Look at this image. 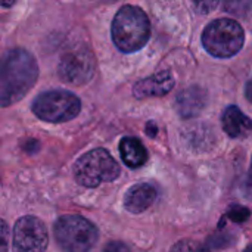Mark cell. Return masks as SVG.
Instances as JSON below:
<instances>
[{"instance_id":"9a60e30c","label":"cell","mask_w":252,"mask_h":252,"mask_svg":"<svg viewBox=\"0 0 252 252\" xmlns=\"http://www.w3.org/2000/svg\"><path fill=\"white\" fill-rule=\"evenodd\" d=\"M170 252H210V250L201 242L192 239H183L177 242Z\"/></svg>"},{"instance_id":"d6986e66","label":"cell","mask_w":252,"mask_h":252,"mask_svg":"<svg viewBox=\"0 0 252 252\" xmlns=\"http://www.w3.org/2000/svg\"><path fill=\"white\" fill-rule=\"evenodd\" d=\"M146 133H148L149 137H155V136H157V126H155L154 123H148Z\"/></svg>"},{"instance_id":"44dd1931","label":"cell","mask_w":252,"mask_h":252,"mask_svg":"<svg viewBox=\"0 0 252 252\" xmlns=\"http://www.w3.org/2000/svg\"><path fill=\"white\" fill-rule=\"evenodd\" d=\"M245 94H247V99L252 103V78L247 83V87H245Z\"/></svg>"},{"instance_id":"9c48e42d","label":"cell","mask_w":252,"mask_h":252,"mask_svg":"<svg viewBox=\"0 0 252 252\" xmlns=\"http://www.w3.org/2000/svg\"><path fill=\"white\" fill-rule=\"evenodd\" d=\"M174 87V78L168 71H161L152 77L137 81L133 87L136 99H145L152 96H164Z\"/></svg>"},{"instance_id":"5b68a950","label":"cell","mask_w":252,"mask_h":252,"mask_svg":"<svg viewBox=\"0 0 252 252\" xmlns=\"http://www.w3.org/2000/svg\"><path fill=\"white\" fill-rule=\"evenodd\" d=\"M55 238L65 252H89L97 242V227L81 216H63L55 223Z\"/></svg>"},{"instance_id":"8992f818","label":"cell","mask_w":252,"mask_h":252,"mask_svg":"<svg viewBox=\"0 0 252 252\" xmlns=\"http://www.w3.org/2000/svg\"><path fill=\"white\" fill-rule=\"evenodd\" d=\"M81 111V100L68 90H49L40 93L32 102V112L47 123H66Z\"/></svg>"},{"instance_id":"603a6c76","label":"cell","mask_w":252,"mask_h":252,"mask_svg":"<svg viewBox=\"0 0 252 252\" xmlns=\"http://www.w3.org/2000/svg\"><path fill=\"white\" fill-rule=\"evenodd\" d=\"M248 180H250V186L252 188V159H251V168H250V177H248Z\"/></svg>"},{"instance_id":"4fadbf2b","label":"cell","mask_w":252,"mask_h":252,"mask_svg":"<svg viewBox=\"0 0 252 252\" xmlns=\"http://www.w3.org/2000/svg\"><path fill=\"white\" fill-rule=\"evenodd\" d=\"M120 155L130 168H139L148 161V151L136 137H123L120 142Z\"/></svg>"},{"instance_id":"ac0fdd59","label":"cell","mask_w":252,"mask_h":252,"mask_svg":"<svg viewBox=\"0 0 252 252\" xmlns=\"http://www.w3.org/2000/svg\"><path fill=\"white\" fill-rule=\"evenodd\" d=\"M103 252H131V251H130V248H128L126 244L114 241V242H109V244L105 247Z\"/></svg>"},{"instance_id":"ba28073f","label":"cell","mask_w":252,"mask_h":252,"mask_svg":"<svg viewBox=\"0 0 252 252\" xmlns=\"http://www.w3.org/2000/svg\"><path fill=\"white\" fill-rule=\"evenodd\" d=\"M59 77L69 84H86L94 74V58L87 49H77L66 53L59 63Z\"/></svg>"},{"instance_id":"6da1fadb","label":"cell","mask_w":252,"mask_h":252,"mask_svg":"<svg viewBox=\"0 0 252 252\" xmlns=\"http://www.w3.org/2000/svg\"><path fill=\"white\" fill-rule=\"evenodd\" d=\"M38 65L34 56L24 49L9 50L1 62L0 74V102L9 106L21 100L35 84Z\"/></svg>"},{"instance_id":"7c38bea8","label":"cell","mask_w":252,"mask_h":252,"mask_svg":"<svg viewBox=\"0 0 252 252\" xmlns=\"http://www.w3.org/2000/svg\"><path fill=\"white\" fill-rule=\"evenodd\" d=\"M221 124L223 130L230 137H245L252 133V120L247 117L236 105H230L224 109Z\"/></svg>"},{"instance_id":"ffe728a7","label":"cell","mask_w":252,"mask_h":252,"mask_svg":"<svg viewBox=\"0 0 252 252\" xmlns=\"http://www.w3.org/2000/svg\"><path fill=\"white\" fill-rule=\"evenodd\" d=\"M1 235H3V252H6V245H7V226H6V223H3Z\"/></svg>"},{"instance_id":"7402d4cb","label":"cell","mask_w":252,"mask_h":252,"mask_svg":"<svg viewBox=\"0 0 252 252\" xmlns=\"http://www.w3.org/2000/svg\"><path fill=\"white\" fill-rule=\"evenodd\" d=\"M13 1H15V0H1V4H3L4 7H7V6H10Z\"/></svg>"},{"instance_id":"e0dca14e","label":"cell","mask_w":252,"mask_h":252,"mask_svg":"<svg viewBox=\"0 0 252 252\" xmlns=\"http://www.w3.org/2000/svg\"><path fill=\"white\" fill-rule=\"evenodd\" d=\"M220 0H192L193 7L199 12V13H210L211 10H214L219 6Z\"/></svg>"},{"instance_id":"5bb4252c","label":"cell","mask_w":252,"mask_h":252,"mask_svg":"<svg viewBox=\"0 0 252 252\" xmlns=\"http://www.w3.org/2000/svg\"><path fill=\"white\" fill-rule=\"evenodd\" d=\"M223 6L232 15L247 16L252 10V0H223Z\"/></svg>"},{"instance_id":"cb8c5ba5","label":"cell","mask_w":252,"mask_h":252,"mask_svg":"<svg viewBox=\"0 0 252 252\" xmlns=\"http://www.w3.org/2000/svg\"><path fill=\"white\" fill-rule=\"evenodd\" d=\"M245 252H252V247H251V248H248V250H247Z\"/></svg>"},{"instance_id":"3957f363","label":"cell","mask_w":252,"mask_h":252,"mask_svg":"<svg viewBox=\"0 0 252 252\" xmlns=\"http://www.w3.org/2000/svg\"><path fill=\"white\" fill-rule=\"evenodd\" d=\"M245 32L241 24L230 18H220L210 22L202 32L205 50L216 58H232L244 46Z\"/></svg>"},{"instance_id":"52a82bcc","label":"cell","mask_w":252,"mask_h":252,"mask_svg":"<svg viewBox=\"0 0 252 252\" xmlns=\"http://www.w3.org/2000/svg\"><path fill=\"white\" fill-rule=\"evenodd\" d=\"M47 248V230L41 220L25 216L15 223L12 252H44Z\"/></svg>"},{"instance_id":"30bf717a","label":"cell","mask_w":252,"mask_h":252,"mask_svg":"<svg viewBox=\"0 0 252 252\" xmlns=\"http://www.w3.org/2000/svg\"><path fill=\"white\" fill-rule=\"evenodd\" d=\"M157 199V189L149 183H137L131 186L124 196V207L131 214L146 211Z\"/></svg>"},{"instance_id":"2e32d148","label":"cell","mask_w":252,"mask_h":252,"mask_svg":"<svg viewBox=\"0 0 252 252\" xmlns=\"http://www.w3.org/2000/svg\"><path fill=\"white\" fill-rule=\"evenodd\" d=\"M251 216V211L245 207H241V205H236V207H232L227 213V217L236 223H244L248 220V217Z\"/></svg>"},{"instance_id":"7a4b0ae2","label":"cell","mask_w":252,"mask_h":252,"mask_svg":"<svg viewBox=\"0 0 252 252\" xmlns=\"http://www.w3.org/2000/svg\"><path fill=\"white\" fill-rule=\"evenodd\" d=\"M112 40L124 53H133L145 47L151 37L148 15L137 6H123L112 21Z\"/></svg>"},{"instance_id":"8fae6325","label":"cell","mask_w":252,"mask_h":252,"mask_svg":"<svg viewBox=\"0 0 252 252\" xmlns=\"http://www.w3.org/2000/svg\"><path fill=\"white\" fill-rule=\"evenodd\" d=\"M205 105H207V93L204 89L198 86L183 90L176 100L177 112L183 118H193L199 115V112L205 108Z\"/></svg>"},{"instance_id":"277c9868","label":"cell","mask_w":252,"mask_h":252,"mask_svg":"<svg viewBox=\"0 0 252 252\" xmlns=\"http://www.w3.org/2000/svg\"><path fill=\"white\" fill-rule=\"evenodd\" d=\"M74 179L84 188H96L103 182H114L120 176V165L112 155L102 148L93 149L74 164Z\"/></svg>"}]
</instances>
